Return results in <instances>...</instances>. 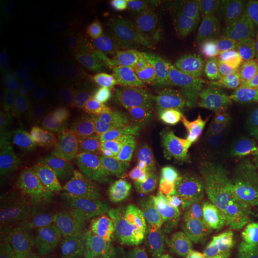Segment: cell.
<instances>
[{"label":"cell","mask_w":258,"mask_h":258,"mask_svg":"<svg viewBox=\"0 0 258 258\" xmlns=\"http://www.w3.org/2000/svg\"><path fill=\"white\" fill-rule=\"evenodd\" d=\"M148 111L158 127L187 146H202L215 135H228L223 119L197 101L182 108L155 106Z\"/></svg>","instance_id":"6da1fadb"},{"label":"cell","mask_w":258,"mask_h":258,"mask_svg":"<svg viewBox=\"0 0 258 258\" xmlns=\"http://www.w3.org/2000/svg\"><path fill=\"white\" fill-rule=\"evenodd\" d=\"M216 52L223 71L241 97L258 99V39L243 34L219 38Z\"/></svg>","instance_id":"7a4b0ae2"},{"label":"cell","mask_w":258,"mask_h":258,"mask_svg":"<svg viewBox=\"0 0 258 258\" xmlns=\"http://www.w3.org/2000/svg\"><path fill=\"white\" fill-rule=\"evenodd\" d=\"M155 125L147 119L130 121L128 161L131 166L155 170L177 157L175 148Z\"/></svg>","instance_id":"3957f363"},{"label":"cell","mask_w":258,"mask_h":258,"mask_svg":"<svg viewBox=\"0 0 258 258\" xmlns=\"http://www.w3.org/2000/svg\"><path fill=\"white\" fill-rule=\"evenodd\" d=\"M186 166L181 155L153 170L148 194V214L166 216L176 201L185 195L191 182Z\"/></svg>","instance_id":"277c9868"},{"label":"cell","mask_w":258,"mask_h":258,"mask_svg":"<svg viewBox=\"0 0 258 258\" xmlns=\"http://www.w3.org/2000/svg\"><path fill=\"white\" fill-rule=\"evenodd\" d=\"M100 216L101 209L95 202L63 207L58 219L51 227V237L60 249H77L97 227Z\"/></svg>","instance_id":"5b68a950"},{"label":"cell","mask_w":258,"mask_h":258,"mask_svg":"<svg viewBox=\"0 0 258 258\" xmlns=\"http://www.w3.org/2000/svg\"><path fill=\"white\" fill-rule=\"evenodd\" d=\"M181 83L195 101L212 110L229 111L241 99L227 74L212 66H207L200 74L184 78Z\"/></svg>","instance_id":"8992f818"},{"label":"cell","mask_w":258,"mask_h":258,"mask_svg":"<svg viewBox=\"0 0 258 258\" xmlns=\"http://www.w3.org/2000/svg\"><path fill=\"white\" fill-rule=\"evenodd\" d=\"M169 79L163 65L147 59L125 68L123 74V83L129 94L148 110L156 106Z\"/></svg>","instance_id":"52a82bcc"},{"label":"cell","mask_w":258,"mask_h":258,"mask_svg":"<svg viewBox=\"0 0 258 258\" xmlns=\"http://www.w3.org/2000/svg\"><path fill=\"white\" fill-rule=\"evenodd\" d=\"M129 125L126 119L116 116L100 120L93 126V148L111 166H120L128 160Z\"/></svg>","instance_id":"ba28073f"},{"label":"cell","mask_w":258,"mask_h":258,"mask_svg":"<svg viewBox=\"0 0 258 258\" xmlns=\"http://www.w3.org/2000/svg\"><path fill=\"white\" fill-rule=\"evenodd\" d=\"M195 235L212 247L239 255L257 249L254 228L238 221H223L194 231Z\"/></svg>","instance_id":"9c48e42d"},{"label":"cell","mask_w":258,"mask_h":258,"mask_svg":"<svg viewBox=\"0 0 258 258\" xmlns=\"http://www.w3.org/2000/svg\"><path fill=\"white\" fill-rule=\"evenodd\" d=\"M150 181L151 175L148 170L130 166L117 176L113 191L118 202L130 213L147 215Z\"/></svg>","instance_id":"30bf717a"},{"label":"cell","mask_w":258,"mask_h":258,"mask_svg":"<svg viewBox=\"0 0 258 258\" xmlns=\"http://www.w3.org/2000/svg\"><path fill=\"white\" fill-rule=\"evenodd\" d=\"M63 210L56 191H42L35 188L26 216L21 222L24 232L37 235L52 227Z\"/></svg>","instance_id":"8fae6325"},{"label":"cell","mask_w":258,"mask_h":258,"mask_svg":"<svg viewBox=\"0 0 258 258\" xmlns=\"http://www.w3.org/2000/svg\"><path fill=\"white\" fill-rule=\"evenodd\" d=\"M170 224L180 230L196 231L223 221L219 214L204 207L185 195L176 201L166 215Z\"/></svg>","instance_id":"7c38bea8"},{"label":"cell","mask_w":258,"mask_h":258,"mask_svg":"<svg viewBox=\"0 0 258 258\" xmlns=\"http://www.w3.org/2000/svg\"><path fill=\"white\" fill-rule=\"evenodd\" d=\"M184 162L194 170L202 173L225 178L234 167L227 150L212 146H198L181 153Z\"/></svg>","instance_id":"4fadbf2b"},{"label":"cell","mask_w":258,"mask_h":258,"mask_svg":"<svg viewBox=\"0 0 258 258\" xmlns=\"http://www.w3.org/2000/svg\"><path fill=\"white\" fill-rule=\"evenodd\" d=\"M105 184L106 178L102 172L84 168L63 184L60 196L66 206L90 203L102 194Z\"/></svg>","instance_id":"5bb4252c"},{"label":"cell","mask_w":258,"mask_h":258,"mask_svg":"<svg viewBox=\"0 0 258 258\" xmlns=\"http://www.w3.org/2000/svg\"><path fill=\"white\" fill-rule=\"evenodd\" d=\"M226 143L234 168L242 173L258 174V134L231 132Z\"/></svg>","instance_id":"9a60e30c"},{"label":"cell","mask_w":258,"mask_h":258,"mask_svg":"<svg viewBox=\"0 0 258 258\" xmlns=\"http://www.w3.org/2000/svg\"><path fill=\"white\" fill-rule=\"evenodd\" d=\"M227 201L252 219L258 218V174L232 176L227 189Z\"/></svg>","instance_id":"2e32d148"},{"label":"cell","mask_w":258,"mask_h":258,"mask_svg":"<svg viewBox=\"0 0 258 258\" xmlns=\"http://www.w3.org/2000/svg\"><path fill=\"white\" fill-rule=\"evenodd\" d=\"M5 165L11 176L28 183H35L41 174L37 158L33 152L30 143L19 141L6 148Z\"/></svg>","instance_id":"e0dca14e"},{"label":"cell","mask_w":258,"mask_h":258,"mask_svg":"<svg viewBox=\"0 0 258 258\" xmlns=\"http://www.w3.org/2000/svg\"><path fill=\"white\" fill-rule=\"evenodd\" d=\"M146 46L131 41H113L103 44L94 53V59L104 67H125L145 60Z\"/></svg>","instance_id":"ac0fdd59"},{"label":"cell","mask_w":258,"mask_h":258,"mask_svg":"<svg viewBox=\"0 0 258 258\" xmlns=\"http://www.w3.org/2000/svg\"><path fill=\"white\" fill-rule=\"evenodd\" d=\"M141 258H190L183 231L166 229L148 240Z\"/></svg>","instance_id":"d6986e66"},{"label":"cell","mask_w":258,"mask_h":258,"mask_svg":"<svg viewBox=\"0 0 258 258\" xmlns=\"http://www.w3.org/2000/svg\"><path fill=\"white\" fill-rule=\"evenodd\" d=\"M82 250L86 258H131L132 247L121 245L100 224L83 242Z\"/></svg>","instance_id":"ffe728a7"},{"label":"cell","mask_w":258,"mask_h":258,"mask_svg":"<svg viewBox=\"0 0 258 258\" xmlns=\"http://www.w3.org/2000/svg\"><path fill=\"white\" fill-rule=\"evenodd\" d=\"M8 191L5 202V213L11 224L21 223L26 216L33 195L35 192L34 183H28L10 176Z\"/></svg>","instance_id":"44dd1931"},{"label":"cell","mask_w":258,"mask_h":258,"mask_svg":"<svg viewBox=\"0 0 258 258\" xmlns=\"http://www.w3.org/2000/svg\"><path fill=\"white\" fill-rule=\"evenodd\" d=\"M223 121L228 134L231 132L258 134V99L237 101L223 118Z\"/></svg>","instance_id":"7402d4cb"},{"label":"cell","mask_w":258,"mask_h":258,"mask_svg":"<svg viewBox=\"0 0 258 258\" xmlns=\"http://www.w3.org/2000/svg\"><path fill=\"white\" fill-rule=\"evenodd\" d=\"M172 64L184 78L200 74L207 67L203 48L195 39H190L174 54Z\"/></svg>","instance_id":"603a6c76"},{"label":"cell","mask_w":258,"mask_h":258,"mask_svg":"<svg viewBox=\"0 0 258 258\" xmlns=\"http://www.w3.org/2000/svg\"><path fill=\"white\" fill-rule=\"evenodd\" d=\"M37 6L32 1L13 4L5 12L4 28L10 36L19 37L25 34L37 17Z\"/></svg>","instance_id":"cb8c5ba5"},{"label":"cell","mask_w":258,"mask_h":258,"mask_svg":"<svg viewBox=\"0 0 258 258\" xmlns=\"http://www.w3.org/2000/svg\"><path fill=\"white\" fill-rule=\"evenodd\" d=\"M223 190L221 178L202 174L191 180L185 191V196L194 202L209 208L218 201Z\"/></svg>","instance_id":"d4e9b609"},{"label":"cell","mask_w":258,"mask_h":258,"mask_svg":"<svg viewBox=\"0 0 258 258\" xmlns=\"http://www.w3.org/2000/svg\"><path fill=\"white\" fill-rule=\"evenodd\" d=\"M102 225L119 243L127 247H132L140 231L138 219L130 212L116 214Z\"/></svg>","instance_id":"484cf974"},{"label":"cell","mask_w":258,"mask_h":258,"mask_svg":"<svg viewBox=\"0 0 258 258\" xmlns=\"http://www.w3.org/2000/svg\"><path fill=\"white\" fill-rule=\"evenodd\" d=\"M90 104L95 112L107 117H116L122 104V96L118 88L109 84H101L93 90Z\"/></svg>","instance_id":"4316f807"},{"label":"cell","mask_w":258,"mask_h":258,"mask_svg":"<svg viewBox=\"0 0 258 258\" xmlns=\"http://www.w3.org/2000/svg\"><path fill=\"white\" fill-rule=\"evenodd\" d=\"M0 135L5 148L19 142L21 136L19 115L11 101L3 102L0 108Z\"/></svg>","instance_id":"83f0119b"},{"label":"cell","mask_w":258,"mask_h":258,"mask_svg":"<svg viewBox=\"0 0 258 258\" xmlns=\"http://www.w3.org/2000/svg\"><path fill=\"white\" fill-rule=\"evenodd\" d=\"M38 127L45 135L64 142L73 138L76 134V124L73 119L59 113L46 116L39 122Z\"/></svg>","instance_id":"f1b7e54d"},{"label":"cell","mask_w":258,"mask_h":258,"mask_svg":"<svg viewBox=\"0 0 258 258\" xmlns=\"http://www.w3.org/2000/svg\"><path fill=\"white\" fill-rule=\"evenodd\" d=\"M82 169L81 165L77 162L61 157L54 161L43 163L41 166V175L49 178L55 184H64Z\"/></svg>","instance_id":"f546056e"},{"label":"cell","mask_w":258,"mask_h":258,"mask_svg":"<svg viewBox=\"0 0 258 258\" xmlns=\"http://www.w3.org/2000/svg\"><path fill=\"white\" fill-rule=\"evenodd\" d=\"M24 231L17 224L1 222L0 258H15L24 244Z\"/></svg>","instance_id":"4dcf8cb0"},{"label":"cell","mask_w":258,"mask_h":258,"mask_svg":"<svg viewBox=\"0 0 258 258\" xmlns=\"http://www.w3.org/2000/svg\"><path fill=\"white\" fill-rule=\"evenodd\" d=\"M30 145L37 160L44 163L61 158L65 152L64 144L60 140L45 134L34 137Z\"/></svg>","instance_id":"1f68e13d"},{"label":"cell","mask_w":258,"mask_h":258,"mask_svg":"<svg viewBox=\"0 0 258 258\" xmlns=\"http://www.w3.org/2000/svg\"><path fill=\"white\" fill-rule=\"evenodd\" d=\"M187 242L190 258H230L236 256L230 251L212 247L199 239L194 231L181 230Z\"/></svg>","instance_id":"d6a6232c"},{"label":"cell","mask_w":258,"mask_h":258,"mask_svg":"<svg viewBox=\"0 0 258 258\" xmlns=\"http://www.w3.org/2000/svg\"><path fill=\"white\" fill-rule=\"evenodd\" d=\"M257 0H225L221 4L222 13L231 21L243 22L252 19Z\"/></svg>","instance_id":"836d02e7"},{"label":"cell","mask_w":258,"mask_h":258,"mask_svg":"<svg viewBox=\"0 0 258 258\" xmlns=\"http://www.w3.org/2000/svg\"><path fill=\"white\" fill-rule=\"evenodd\" d=\"M35 188L42 191H56V184L52 182L49 178L41 175L37 178L36 182L34 183Z\"/></svg>","instance_id":"e575fe53"},{"label":"cell","mask_w":258,"mask_h":258,"mask_svg":"<svg viewBox=\"0 0 258 258\" xmlns=\"http://www.w3.org/2000/svg\"><path fill=\"white\" fill-rule=\"evenodd\" d=\"M0 190H1V196H0V205H1V209L3 208V206H5L6 202V198H7V191H8V183H5L3 180L1 181V186H0Z\"/></svg>","instance_id":"d590c367"},{"label":"cell","mask_w":258,"mask_h":258,"mask_svg":"<svg viewBox=\"0 0 258 258\" xmlns=\"http://www.w3.org/2000/svg\"><path fill=\"white\" fill-rule=\"evenodd\" d=\"M230 258H258V249H254V250H251V251L247 252V253L239 254V255L232 256V257Z\"/></svg>","instance_id":"8d00e7d4"},{"label":"cell","mask_w":258,"mask_h":258,"mask_svg":"<svg viewBox=\"0 0 258 258\" xmlns=\"http://www.w3.org/2000/svg\"><path fill=\"white\" fill-rule=\"evenodd\" d=\"M62 258H86L85 256H83V255H81V254H78V253H76L74 251H68V252H66L64 255H63V257Z\"/></svg>","instance_id":"74e56055"},{"label":"cell","mask_w":258,"mask_h":258,"mask_svg":"<svg viewBox=\"0 0 258 258\" xmlns=\"http://www.w3.org/2000/svg\"><path fill=\"white\" fill-rule=\"evenodd\" d=\"M254 222H255V228H254V231H255V234H256V238H257L258 241V218L256 219H253Z\"/></svg>","instance_id":"f35d334b"},{"label":"cell","mask_w":258,"mask_h":258,"mask_svg":"<svg viewBox=\"0 0 258 258\" xmlns=\"http://www.w3.org/2000/svg\"><path fill=\"white\" fill-rule=\"evenodd\" d=\"M254 17H256V19H258V0L256 2V5H255V14H254Z\"/></svg>","instance_id":"ab89813d"},{"label":"cell","mask_w":258,"mask_h":258,"mask_svg":"<svg viewBox=\"0 0 258 258\" xmlns=\"http://www.w3.org/2000/svg\"><path fill=\"white\" fill-rule=\"evenodd\" d=\"M33 258H44V257H42V256H36V257H33Z\"/></svg>","instance_id":"60d3db41"},{"label":"cell","mask_w":258,"mask_h":258,"mask_svg":"<svg viewBox=\"0 0 258 258\" xmlns=\"http://www.w3.org/2000/svg\"><path fill=\"white\" fill-rule=\"evenodd\" d=\"M131 258H133V257H131Z\"/></svg>","instance_id":"b9f144b4"}]
</instances>
